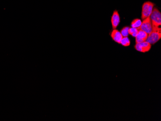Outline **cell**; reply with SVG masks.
<instances>
[{
    "instance_id": "obj_1",
    "label": "cell",
    "mask_w": 161,
    "mask_h": 121,
    "mask_svg": "<svg viewBox=\"0 0 161 121\" xmlns=\"http://www.w3.org/2000/svg\"><path fill=\"white\" fill-rule=\"evenodd\" d=\"M161 38V29L160 27H152V30L148 34L147 42L151 44H155Z\"/></svg>"
},
{
    "instance_id": "obj_2",
    "label": "cell",
    "mask_w": 161,
    "mask_h": 121,
    "mask_svg": "<svg viewBox=\"0 0 161 121\" xmlns=\"http://www.w3.org/2000/svg\"><path fill=\"white\" fill-rule=\"evenodd\" d=\"M154 4L151 2H144L142 7V20L150 16L153 9Z\"/></svg>"
},
{
    "instance_id": "obj_3",
    "label": "cell",
    "mask_w": 161,
    "mask_h": 121,
    "mask_svg": "<svg viewBox=\"0 0 161 121\" xmlns=\"http://www.w3.org/2000/svg\"><path fill=\"white\" fill-rule=\"evenodd\" d=\"M152 27H159L161 25V14L156 8H153L152 12L149 16Z\"/></svg>"
},
{
    "instance_id": "obj_4",
    "label": "cell",
    "mask_w": 161,
    "mask_h": 121,
    "mask_svg": "<svg viewBox=\"0 0 161 121\" xmlns=\"http://www.w3.org/2000/svg\"><path fill=\"white\" fill-rule=\"evenodd\" d=\"M152 24L151 22L150 17L149 16L148 18L143 19V21L142 23V25L138 29L143 30L144 32H146L148 34L152 32Z\"/></svg>"
},
{
    "instance_id": "obj_5",
    "label": "cell",
    "mask_w": 161,
    "mask_h": 121,
    "mask_svg": "<svg viewBox=\"0 0 161 121\" xmlns=\"http://www.w3.org/2000/svg\"><path fill=\"white\" fill-rule=\"evenodd\" d=\"M152 44L147 41L142 42L140 43H136L135 48L138 51L142 53L147 52L151 50Z\"/></svg>"
},
{
    "instance_id": "obj_6",
    "label": "cell",
    "mask_w": 161,
    "mask_h": 121,
    "mask_svg": "<svg viewBox=\"0 0 161 121\" xmlns=\"http://www.w3.org/2000/svg\"><path fill=\"white\" fill-rule=\"evenodd\" d=\"M120 22V16L117 10H115L111 16V23L113 29H116Z\"/></svg>"
},
{
    "instance_id": "obj_7",
    "label": "cell",
    "mask_w": 161,
    "mask_h": 121,
    "mask_svg": "<svg viewBox=\"0 0 161 121\" xmlns=\"http://www.w3.org/2000/svg\"><path fill=\"white\" fill-rule=\"evenodd\" d=\"M148 36V34L143 30L138 29V35L136 37V43H138L146 41Z\"/></svg>"
},
{
    "instance_id": "obj_8",
    "label": "cell",
    "mask_w": 161,
    "mask_h": 121,
    "mask_svg": "<svg viewBox=\"0 0 161 121\" xmlns=\"http://www.w3.org/2000/svg\"><path fill=\"white\" fill-rule=\"evenodd\" d=\"M110 36L114 41L120 44L121 41L122 40L123 37L121 33L120 32H119L118 30L114 29L111 32Z\"/></svg>"
},
{
    "instance_id": "obj_9",
    "label": "cell",
    "mask_w": 161,
    "mask_h": 121,
    "mask_svg": "<svg viewBox=\"0 0 161 121\" xmlns=\"http://www.w3.org/2000/svg\"><path fill=\"white\" fill-rule=\"evenodd\" d=\"M142 21L139 19H135L131 22V26L132 28H138L140 27L142 25Z\"/></svg>"
},
{
    "instance_id": "obj_10",
    "label": "cell",
    "mask_w": 161,
    "mask_h": 121,
    "mask_svg": "<svg viewBox=\"0 0 161 121\" xmlns=\"http://www.w3.org/2000/svg\"><path fill=\"white\" fill-rule=\"evenodd\" d=\"M120 44L124 47H127L130 46V41L128 37H123L121 41Z\"/></svg>"
},
{
    "instance_id": "obj_11",
    "label": "cell",
    "mask_w": 161,
    "mask_h": 121,
    "mask_svg": "<svg viewBox=\"0 0 161 121\" xmlns=\"http://www.w3.org/2000/svg\"><path fill=\"white\" fill-rule=\"evenodd\" d=\"M138 28H129L128 30L129 34L132 35L133 37H136L138 35Z\"/></svg>"
},
{
    "instance_id": "obj_12",
    "label": "cell",
    "mask_w": 161,
    "mask_h": 121,
    "mask_svg": "<svg viewBox=\"0 0 161 121\" xmlns=\"http://www.w3.org/2000/svg\"><path fill=\"white\" fill-rule=\"evenodd\" d=\"M129 29V27H125L123 28L122 30H121L120 33L123 37H128V36Z\"/></svg>"
}]
</instances>
